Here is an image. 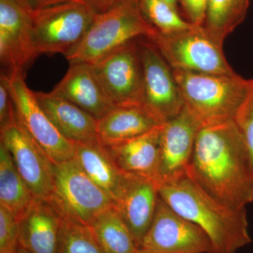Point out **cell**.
I'll return each instance as SVG.
<instances>
[{
	"label": "cell",
	"mask_w": 253,
	"mask_h": 253,
	"mask_svg": "<svg viewBox=\"0 0 253 253\" xmlns=\"http://www.w3.org/2000/svg\"><path fill=\"white\" fill-rule=\"evenodd\" d=\"M14 114V105L9 89L4 80L0 79V127L12 119Z\"/></svg>",
	"instance_id": "f1b7e54d"
},
{
	"label": "cell",
	"mask_w": 253,
	"mask_h": 253,
	"mask_svg": "<svg viewBox=\"0 0 253 253\" xmlns=\"http://www.w3.org/2000/svg\"><path fill=\"white\" fill-rule=\"evenodd\" d=\"M0 139L34 197L51 199L54 164L18 122L15 113L12 119L0 127Z\"/></svg>",
	"instance_id": "30bf717a"
},
{
	"label": "cell",
	"mask_w": 253,
	"mask_h": 253,
	"mask_svg": "<svg viewBox=\"0 0 253 253\" xmlns=\"http://www.w3.org/2000/svg\"><path fill=\"white\" fill-rule=\"evenodd\" d=\"M89 227L104 253H139L140 249L115 206L99 214Z\"/></svg>",
	"instance_id": "603a6c76"
},
{
	"label": "cell",
	"mask_w": 253,
	"mask_h": 253,
	"mask_svg": "<svg viewBox=\"0 0 253 253\" xmlns=\"http://www.w3.org/2000/svg\"><path fill=\"white\" fill-rule=\"evenodd\" d=\"M50 201L63 217L88 226L101 212L114 206L111 198L86 174L75 158L54 165Z\"/></svg>",
	"instance_id": "52a82bcc"
},
{
	"label": "cell",
	"mask_w": 253,
	"mask_h": 253,
	"mask_svg": "<svg viewBox=\"0 0 253 253\" xmlns=\"http://www.w3.org/2000/svg\"><path fill=\"white\" fill-rule=\"evenodd\" d=\"M16 253H30L28 251H26V249H23L21 246H18L17 251Z\"/></svg>",
	"instance_id": "836d02e7"
},
{
	"label": "cell",
	"mask_w": 253,
	"mask_h": 253,
	"mask_svg": "<svg viewBox=\"0 0 253 253\" xmlns=\"http://www.w3.org/2000/svg\"><path fill=\"white\" fill-rule=\"evenodd\" d=\"M249 0H208L204 27L208 35L223 46L247 16Z\"/></svg>",
	"instance_id": "cb8c5ba5"
},
{
	"label": "cell",
	"mask_w": 253,
	"mask_h": 253,
	"mask_svg": "<svg viewBox=\"0 0 253 253\" xmlns=\"http://www.w3.org/2000/svg\"><path fill=\"white\" fill-rule=\"evenodd\" d=\"M189 22L196 26H203L208 0H180Z\"/></svg>",
	"instance_id": "f546056e"
},
{
	"label": "cell",
	"mask_w": 253,
	"mask_h": 253,
	"mask_svg": "<svg viewBox=\"0 0 253 253\" xmlns=\"http://www.w3.org/2000/svg\"><path fill=\"white\" fill-rule=\"evenodd\" d=\"M247 146L253 171V78L247 97L234 119Z\"/></svg>",
	"instance_id": "83f0119b"
},
{
	"label": "cell",
	"mask_w": 253,
	"mask_h": 253,
	"mask_svg": "<svg viewBox=\"0 0 253 253\" xmlns=\"http://www.w3.org/2000/svg\"><path fill=\"white\" fill-rule=\"evenodd\" d=\"M172 71L184 106L202 126L234 121L252 83V79L236 73L220 76Z\"/></svg>",
	"instance_id": "3957f363"
},
{
	"label": "cell",
	"mask_w": 253,
	"mask_h": 253,
	"mask_svg": "<svg viewBox=\"0 0 253 253\" xmlns=\"http://www.w3.org/2000/svg\"><path fill=\"white\" fill-rule=\"evenodd\" d=\"M19 246V221L0 206V253H16Z\"/></svg>",
	"instance_id": "4316f807"
},
{
	"label": "cell",
	"mask_w": 253,
	"mask_h": 253,
	"mask_svg": "<svg viewBox=\"0 0 253 253\" xmlns=\"http://www.w3.org/2000/svg\"><path fill=\"white\" fill-rule=\"evenodd\" d=\"M140 249L151 253H214L208 234L161 198Z\"/></svg>",
	"instance_id": "9c48e42d"
},
{
	"label": "cell",
	"mask_w": 253,
	"mask_h": 253,
	"mask_svg": "<svg viewBox=\"0 0 253 253\" xmlns=\"http://www.w3.org/2000/svg\"><path fill=\"white\" fill-rule=\"evenodd\" d=\"M52 91L77 105L96 120L115 106L90 63H70L67 73Z\"/></svg>",
	"instance_id": "2e32d148"
},
{
	"label": "cell",
	"mask_w": 253,
	"mask_h": 253,
	"mask_svg": "<svg viewBox=\"0 0 253 253\" xmlns=\"http://www.w3.org/2000/svg\"><path fill=\"white\" fill-rule=\"evenodd\" d=\"M162 126L129 140L109 146L104 145L121 172L126 175L151 179L157 183Z\"/></svg>",
	"instance_id": "d6986e66"
},
{
	"label": "cell",
	"mask_w": 253,
	"mask_h": 253,
	"mask_svg": "<svg viewBox=\"0 0 253 253\" xmlns=\"http://www.w3.org/2000/svg\"><path fill=\"white\" fill-rule=\"evenodd\" d=\"M58 253H104L89 226L63 217Z\"/></svg>",
	"instance_id": "d4e9b609"
},
{
	"label": "cell",
	"mask_w": 253,
	"mask_h": 253,
	"mask_svg": "<svg viewBox=\"0 0 253 253\" xmlns=\"http://www.w3.org/2000/svg\"><path fill=\"white\" fill-rule=\"evenodd\" d=\"M88 176L116 202L126 182L121 172L99 139L76 144V156Z\"/></svg>",
	"instance_id": "44dd1931"
},
{
	"label": "cell",
	"mask_w": 253,
	"mask_h": 253,
	"mask_svg": "<svg viewBox=\"0 0 253 253\" xmlns=\"http://www.w3.org/2000/svg\"><path fill=\"white\" fill-rule=\"evenodd\" d=\"M1 77L9 89L15 116L33 141L54 164L73 159L76 144L68 141L51 123L38 102L35 91L25 81V74L3 72Z\"/></svg>",
	"instance_id": "ba28073f"
},
{
	"label": "cell",
	"mask_w": 253,
	"mask_h": 253,
	"mask_svg": "<svg viewBox=\"0 0 253 253\" xmlns=\"http://www.w3.org/2000/svg\"><path fill=\"white\" fill-rule=\"evenodd\" d=\"M172 70L200 74H235L228 63L223 46L203 26H195L170 34L158 33L151 40Z\"/></svg>",
	"instance_id": "8992f818"
},
{
	"label": "cell",
	"mask_w": 253,
	"mask_h": 253,
	"mask_svg": "<svg viewBox=\"0 0 253 253\" xmlns=\"http://www.w3.org/2000/svg\"><path fill=\"white\" fill-rule=\"evenodd\" d=\"M44 112L56 129L73 144L99 139L97 122L94 116L54 91H35Z\"/></svg>",
	"instance_id": "ac0fdd59"
},
{
	"label": "cell",
	"mask_w": 253,
	"mask_h": 253,
	"mask_svg": "<svg viewBox=\"0 0 253 253\" xmlns=\"http://www.w3.org/2000/svg\"><path fill=\"white\" fill-rule=\"evenodd\" d=\"M186 176L221 204L242 209L253 202V171L234 121L203 126Z\"/></svg>",
	"instance_id": "6da1fadb"
},
{
	"label": "cell",
	"mask_w": 253,
	"mask_h": 253,
	"mask_svg": "<svg viewBox=\"0 0 253 253\" xmlns=\"http://www.w3.org/2000/svg\"><path fill=\"white\" fill-rule=\"evenodd\" d=\"M161 1L168 3V4L171 5L173 7L176 8V3H177V0H161Z\"/></svg>",
	"instance_id": "d6a6232c"
},
{
	"label": "cell",
	"mask_w": 253,
	"mask_h": 253,
	"mask_svg": "<svg viewBox=\"0 0 253 253\" xmlns=\"http://www.w3.org/2000/svg\"><path fill=\"white\" fill-rule=\"evenodd\" d=\"M158 33L141 12L139 0H122L97 13L84 39L65 57L69 63L94 65L126 43L140 38L152 40Z\"/></svg>",
	"instance_id": "277c9868"
},
{
	"label": "cell",
	"mask_w": 253,
	"mask_h": 253,
	"mask_svg": "<svg viewBox=\"0 0 253 253\" xmlns=\"http://www.w3.org/2000/svg\"><path fill=\"white\" fill-rule=\"evenodd\" d=\"M139 253H151L149 252H148V251H145L144 249H140L139 250Z\"/></svg>",
	"instance_id": "e575fe53"
},
{
	"label": "cell",
	"mask_w": 253,
	"mask_h": 253,
	"mask_svg": "<svg viewBox=\"0 0 253 253\" xmlns=\"http://www.w3.org/2000/svg\"><path fill=\"white\" fill-rule=\"evenodd\" d=\"M35 199L18 172L9 151L0 142V206L19 220Z\"/></svg>",
	"instance_id": "7402d4cb"
},
{
	"label": "cell",
	"mask_w": 253,
	"mask_h": 253,
	"mask_svg": "<svg viewBox=\"0 0 253 253\" xmlns=\"http://www.w3.org/2000/svg\"><path fill=\"white\" fill-rule=\"evenodd\" d=\"M38 56L32 10L23 0H0V60L6 72L25 74Z\"/></svg>",
	"instance_id": "4fadbf2b"
},
{
	"label": "cell",
	"mask_w": 253,
	"mask_h": 253,
	"mask_svg": "<svg viewBox=\"0 0 253 253\" xmlns=\"http://www.w3.org/2000/svg\"><path fill=\"white\" fill-rule=\"evenodd\" d=\"M96 14L85 0L32 11L33 44L38 56H67L84 39Z\"/></svg>",
	"instance_id": "5b68a950"
},
{
	"label": "cell",
	"mask_w": 253,
	"mask_h": 253,
	"mask_svg": "<svg viewBox=\"0 0 253 253\" xmlns=\"http://www.w3.org/2000/svg\"><path fill=\"white\" fill-rule=\"evenodd\" d=\"M63 217L50 200L35 199L19 219V246L30 253H58Z\"/></svg>",
	"instance_id": "e0dca14e"
},
{
	"label": "cell",
	"mask_w": 253,
	"mask_h": 253,
	"mask_svg": "<svg viewBox=\"0 0 253 253\" xmlns=\"http://www.w3.org/2000/svg\"><path fill=\"white\" fill-rule=\"evenodd\" d=\"M96 13H103L112 8L122 0H85Z\"/></svg>",
	"instance_id": "1f68e13d"
},
{
	"label": "cell",
	"mask_w": 253,
	"mask_h": 253,
	"mask_svg": "<svg viewBox=\"0 0 253 253\" xmlns=\"http://www.w3.org/2000/svg\"><path fill=\"white\" fill-rule=\"evenodd\" d=\"M139 6L146 19L163 34L185 31L196 26L183 20L176 8L161 0H139Z\"/></svg>",
	"instance_id": "484cf974"
},
{
	"label": "cell",
	"mask_w": 253,
	"mask_h": 253,
	"mask_svg": "<svg viewBox=\"0 0 253 253\" xmlns=\"http://www.w3.org/2000/svg\"><path fill=\"white\" fill-rule=\"evenodd\" d=\"M164 124L144 105H115L98 120V138L109 146L143 135Z\"/></svg>",
	"instance_id": "ffe728a7"
},
{
	"label": "cell",
	"mask_w": 253,
	"mask_h": 253,
	"mask_svg": "<svg viewBox=\"0 0 253 253\" xmlns=\"http://www.w3.org/2000/svg\"><path fill=\"white\" fill-rule=\"evenodd\" d=\"M201 126L185 106L177 116L163 125L160 139L158 186L186 176Z\"/></svg>",
	"instance_id": "5bb4252c"
},
{
	"label": "cell",
	"mask_w": 253,
	"mask_h": 253,
	"mask_svg": "<svg viewBox=\"0 0 253 253\" xmlns=\"http://www.w3.org/2000/svg\"><path fill=\"white\" fill-rule=\"evenodd\" d=\"M160 196L157 183L151 179L126 175L114 206L140 249L154 220Z\"/></svg>",
	"instance_id": "9a60e30c"
},
{
	"label": "cell",
	"mask_w": 253,
	"mask_h": 253,
	"mask_svg": "<svg viewBox=\"0 0 253 253\" xmlns=\"http://www.w3.org/2000/svg\"><path fill=\"white\" fill-rule=\"evenodd\" d=\"M93 66L115 105H143L144 71L137 39L113 50Z\"/></svg>",
	"instance_id": "7c38bea8"
},
{
	"label": "cell",
	"mask_w": 253,
	"mask_h": 253,
	"mask_svg": "<svg viewBox=\"0 0 253 253\" xmlns=\"http://www.w3.org/2000/svg\"><path fill=\"white\" fill-rule=\"evenodd\" d=\"M144 71L143 105L166 123L184 109V104L172 68L151 40L138 38Z\"/></svg>",
	"instance_id": "8fae6325"
},
{
	"label": "cell",
	"mask_w": 253,
	"mask_h": 253,
	"mask_svg": "<svg viewBox=\"0 0 253 253\" xmlns=\"http://www.w3.org/2000/svg\"><path fill=\"white\" fill-rule=\"evenodd\" d=\"M32 11L44 9L53 5L61 4L73 0H23Z\"/></svg>",
	"instance_id": "4dcf8cb0"
},
{
	"label": "cell",
	"mask_w": 253,
	"mask_h": 253,
	"mask_svg": "<svg viewBox=\"0 0 253 253\" xmlns=\"http://www.w3.org/2000/svg\"><path fill=\"white\" fill-rule=\"evenodd\" d=\"M158 192L169 207L208 234L214 253H236L252 242L246 208L221 204L187 176L158 186Z\"/></svg>",
	"instance_id": "7a4b0ae2"
}]
</instances>
